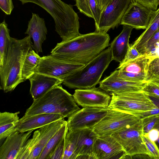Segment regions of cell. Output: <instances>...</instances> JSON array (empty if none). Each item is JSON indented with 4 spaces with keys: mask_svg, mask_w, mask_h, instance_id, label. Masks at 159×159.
I'll return each instance as SVG.
<instances>
[{
    "mask_svg": "<svg viewBox=\"0 0 159 159\" xmlns=\"http://www.w3.org/2000/svg\"><path fill=\"white\" fill-rule=\"evenodd\" d=\"M112 61L111 50L109 47L82 67L64 78L62 84L72 89L95 87Z\"/></svg>",
    "mask_w": 159,
    "mask_h": 159,
    "instance_id": "5",
    "label": "cell"
},
{
    "mask_svg": "<svg viewBox=\"0 0 159 159\" xmlns=\"http://www.w3.org/2000/svg\"><path fill=\"white\" fill-rule=\"evenodd\" d=\"M111 98L108 107L113 110L134 115L150 111L157 107L142 91L111 93Z\"/></svg>",
    "mask_w": 159,
    "mask_h": 159,
    "instance_id": "6",
    "label": "cell"
},
{
    "mask_svg": "<svg viewBox=\"0 0 159 159\" xmlns=\"http://www.w3.org/2000/svg\"><path fill=\"white\" fill-rule=\"evenodd\" d=\"M75 5L80 12L93 18L97 26L102 12L98 0H75Z\"/></svg>",
    "mask_w": 159,
    "mask_h": 159,
    "instance_id": "25",
    "label": "cell"
},
{
    "mask_svg": "<svg viewBox=\"0 0 159 159\" xmlns=\"http://www.w3.org/2000/svg\"><path fill=\"white\" fill-rule=\"evenodd\" d=\"M68 131L67 122L49 139L38 159H47L48 156Z\"/></svg>",
    "mask_w": 159,
    "mask_h": 159,
    "instance_id": "28",
    "label": "cell"
},
{
    "mask_svg": "<svg viewBox=\"0 0 159 159\" xmlns=\"http://www.w3.org/2000/svg\"><path fill=\"white\" fill-rule=\"evenodd\" d=\"M120 34L110 44L112 60L121 63L124 59L130 44L129 40L133 28L123 25Z\"/></svg>",
    "mask_w": 159,
    "mask_h": 159,
    "instance_id": "22",
    "label": "cell"
},
{
    "mask_svg": "<svg viewBox=\"0 0 159 159\" xmlns=\"http://www.w3.org/2000/svg\"><path fill=\"white\" fill-rule=\"evenodd\" d=\"M156 115L157 118L153 128L156 129L159 131V114Z\"/></svg>",
    "mask_w": 159,
    "mask_h": 159,
    "instance_id": "43",
    "label": "cell"
},
{
    "mask_svg": "<svg viewBox=\"0 0 159 159\" xmlns=\"http://www.w3.org/2000/svg\"><path fill=\"white\" fill-rule=\"evenodd\" d=\"M142 91L148 96L159 97V82H147Z\"/></svg>",
    "mask_w": 159,
    "mask_h": 159,
    "instance_id": "34",
    "label": "cell"
},
{
    "mask_svg": "<svg viewBox=\"0 0 159 159\" xmlns=\"http://www.w3.org/2000/svg\"><path fill=\"white\" fill-rule=\"evenodd\" d=\"M84 66L70 62L51 54L41 57L34 73L43 74L63 80Z\"/></svg>",
    "mask_w": 159,
    "mask_h": 159,
    "instance_id": "10",
    "label": "cell"
},
{
    "mask_svg": "<svg viewBox=\"0 0 159 159\" xmlns=\"http://www.w3.org/2000/svg\"><path fill=\"white\" fill-rule=\"evenodd\" d=\"M108 107H84L77 111L68 118V131L91 128L98 123L111 109Z\"/></svg>",
    "mask_w": 159,
    "mask_h": 159,
    "instance_id": "12",
    "label": "cell"
},
{
    "mask_svg": "<svg viewBox=\"0 0 159 159\" xmlns=\"http://www.w3.org/2000/svg\"><path fill=\"white\" fill-rule=\"evenodd\" d=\"M30 92L33 100L40 97L54 87L62 83L63 80L43 74L34 73L29 79Z\"/></svg>",
    "mask_w": 159,
    "mask_h": 159,
    "instance_id": "21",
    "label": "cell"
},
{
    "mask_svg": "<svg viewBox=\"0 0 159 159\" xmlns=\"http://www.w3.org/2000/svg\"><path fill=\"white\" fill-rule=\"evenodd\" d=\"M100 88L76 89L73 94L74 99L82 107H108L111 96Z\"/></svg>",
    "mask_w": 159,
    "mask_h": 159,
    "instance_id": "13",
    "label": "cell"
},
{
    "mask_svg": "<svg viewBox=\"0 0 159 159\" xmlns=\"http://www.w3.org/2000/svg\"><path fill=\"white\" fill-rule=\"evenodd\" d=\"M76 148L77 159H93L94 143L98 136L91 128L68 131Z\"/></svg>",
    "mask_w": 159,
    "mask_h": 159,
    "instance_id": "15",
    "label": "cell"
},
{
    "mask_svg": "<svg viewBox=\"0 0 159 159\" xmlns=\"http://www.w3.org/2000/svg\"><path fill=\"white\" fill-rule=\"evenodd\" d=\"M10 32L7 24L3 20L0 24V67L3 65L10 43Z\"/></svg>",
    "mask_w": 159,
    "mask_h": 159,
    "instance_id": "29",
    "label": "cell"
},
{
    "mask_svg": "<svg viewBox=\"0 0 159 159\" xmlns=\"http://www.w3.org/2000/svg\"><path fill=\"white\" fill-rule=\"evenodd\" d=\"M20 111L14 113L8 112L0 113V140H4L16 130L19 121Z\"/></svg>",
    "mask_w": 159,
    "mask_h": 159,
    "instance_id": "24",
    "label": "cell"
},
{
    "mask_svg": "<svg viewBox=\"0 0 159 159\" xmlns=\"http://www.w3.org/2000/svg\"><path fill=\"white\" fill-rule=\"evenodd\" d=\"M140 121V119L134 115L111 109L92 129L98 136L111 135L134 126Z\"/></svg>",
    "mask_w": 159,
    "mask_h": 159,
    "instance_id": "8",
    "label": "cell"
},
{
    "mask_svg": "<svg viewBox=\"0 0 159 159\" xmlns=\"http://www.w3.org/2000/svg\"><path fill=\"white\" fill-rule=\"evenodd\" d=\"M152 59L148 55H142L133 60L119 65L116 69L121 71L147 75L149 64Z\"/></svg>",
    "mask_w": 159,
    "mask_h": 159,
    "instance_id": "26",
    "label": "cell"
},
{
    "mask_svg": "<svg viewBox=\"0 0 159 159\" xmlns=\"http://www.w3.org/2000/svg\"><path fill=\"white\" fill-rule=\"evenodd\" d=\"M144 134L153 142H156L159 138V131L155 128H153L148 133Z\"/></svg>",
    "mask_w": 159,
    "mask_h": 159,
    "instance_id": "40",
    "label": "cell"
},
{
    "mask_svg": "<svg viewBox=\"0 0 159 159\" xmlns=\"http://www.w3.org/2000/svg\"><path fill=\"white\" fill-rule=\"evenodd\" d=\"M157 42H159V28L149 40L146 48V52L155 43Z\"/></svg>",
    "mask_w": 159,
    "mask_h": 159,
    "instance_id": "41",
    "label": "cell"
},
{
    "mask_svg": "<svg viewBox=\"0 0 159 159\" xmlns=\"http://www.w3.org/2000/svg\"><path fill=\"white\" fill-rule=\"evenodd\" d=\"M22 4L31 2L46 10L53 18L55 30L62 41L75 38L81 34L79 31V17L73 6L61 0H18Z\"/></svg>",
    "mask_w": 159,
    "mask_h": 159,
    "instance_id": "3",
    "label": "cell"
},
{
    "mask_svg": "<svg viewBox=\"0 0 159 159\" xmlns=\"http://www.w3.org/2000/svg\"><path fill=\"white\" fill-rule=\"evenodd\" d=\"M66 122L62 119L35 131L32 138L25 143L16 159H38L49 139Z\"/></svg>",
    "mask_w": 159,
    "mask_h": 159,
    "instance_id": "7",
    "label": "cell"
},
{
    "mask_svg": "<svg viewBox=\"0 0 159 159\" xmlns=\"http://www.w3.org/2000/svg\"><path fill=\"white\" fill-rule=\"evenodd\" d=\"M159 28V7L154 11L145 30L134 42L132 45L142 55H145L149 40Z\"/></svg>",
    "mask_w": 159,
    "mask_h": 159,
    "instance_id": "23",
    "label": "cell"
},
{
    "mask_svg": "<svg viewBox=\"0 0 159 159\" xmlns=\"http://www.w3.org/2000/svg\"><path fill=\"white\" fill-rule=\"evenodd\" d=\"M147 82H159V57L152 59L150 61L147 70Z\"/></svg>",
    "mask_w": 159,
    "mask_h": 159,
    "instance_id": "30",
    "label": "cell"
},
{
    "mask_svg": "<svg viewBox=\"0 0 159 159\" xmlns=\"http://www.w3.org/2000/svg\"><path fill=\"white\" fill-rule=\"evenodd\" d=\"M77 157L75 145L67 132L65 137V148L62 159H76Z\"/></svg>",
    "mask_w": 159,
    "mask_h": 159,
    "instance_id": "31",
    "label": "cell"
},
{
    "mask_svg": "<svg viewBox=\"0 0 159 159\" xmlns=\"http://www.w3.org/2000/svg\"><path fill=\"white\" fill-rule=\"evenodd\" d=\"M30 35L21 39L11 37L3 65L0 67V89L4 92L13 91L23 82L21 77L23 66L31 48Z\"/></svg>",
    "mask_w": 159,
    "mask_h": 159,
    "instance_id": "2",
    "label": "cell"
},
{
    "mask_svg": "<svg viewBox=\"0 0 159 159\" xmlns=\"http://www.w3.org/2000/svg\"><path fill=\"white\" fill-rule=\"evenodd\" d=\"M142 55H143L140 54L132 44H130L124 60L121 63L119 64V65H122L133 60Z\"/></svg>",
    "mask_w": 159,
    "mask_h": 159,
    "instance_id": "36",
    "label": "cell"
},
{
    "mask_svg": "<svg viewBox=\"0 0 159 159\" xmlns=\"http://www.w3.org/2000/svg\"><path fill=\"white\" fill-rule=\"evenodd\" d=\"M0 8L6 14L10 15L13 9L12 0H0Z\"/></svg>",
    "mask_w": 159,
    "mask_h": 159,
    "instance_id": "37",
    "label": "cell"
},
{
    "mask_svg": "<svg viewBox=\"0 0 159 159\" xmlns=\"http://www.w3.org/2000/svg\"><path fill=\"white\" fill-rule=\"evenodd\" d=\"M34 130L26 132L16 131L7 136L0 148V159H16Z\"/></svg>",
    "mask_w": 159,
    "mask_h": 159,
    "instance_id": "18",
    "label": "cell"
},
{
    "mask_svg": "<svg viewBox=\"0 0 159 159\" xmlns=\"http://www.w3.org/2000/svg\"><path fill=\"white\" fill-rule=\"evenodd\" d=\"M145 55L150 57L152 59L159 57V42L155 43L147 50Z\"/></svg>",
    "mask_w": 159,
    "mask_h": 159,
    "instance_id": "39",
    "label": "cell"
},
{
    "mask_svg": "<svg viewBox=\"0 0 159 159\" xmlns=\"http://www.w3.org/2000/svg\"><path fill=\"white\" fill-rule=\"evenodd\" d=\"M117 76L120 79L128 81L147 82V75L119 70L116 69Z\"/></svg>",
    "mask_w": 159,
    "mask_h": 159,
    "instance_id": "32",
    "label": "cell"
},
{
    "mask_svg": "<svg viewBox=\"0 0 159 159\" xmlns=\"http://www.w3.org/2000/svg\"><path fill=\"white\" fill-rule=\"evenodd\" d=\"M147 82L126 81L119 78L116 69L100 81L99 88L110 94L142 91Z\"/></svg>",
    "mask_w": 159,
    "mask_h": 159,
    "instance_id": "17",
    "label": "cell"
},
{
    "mask_svg": "<svg viewBox=\"0 0 159 159\" xmlns=\"http://www.w3.org/2000/svg\"><path fill=\"white\" fill-rule=\"evenodd\" d=\"M66 136V135L62 139L48 156L47 159H62L65 148Z\"/></svg>",
    "mask_w": 159,
    "mask_h": 159,
    "instance_id": "35",
    "label": "cell"
},
{
    "mask_svg": "<svg viewBox=\"0 0 159 159\" xmlns=\"http://www.w3.org/2000/svg\"><path fill=\"white\" fill-rule=\"evenodd\" d=\"M94 159L125 158L122 147L112 135L98 136L93 146Z\"/></svg>",
    "mask_w": 159,
    "mask_h": 159,
    "instance_id": "14",
    "label": "cell"
},
{
    "mask_svg": "<svg viewBox=\"0 0 159 159\" xmlns=\"http://www.w3.org/2000/svg\"><path fill=\"white\" fill-rule=\"evenodd\" d=\"M64 118L62 115L56 114L42 113L30 116H24L19 119L16 129L20 132H26Z\"/></svg>",
    "mask_w": 159,
    "mask_h": 159,
    "instance_id": "19",
    "label": "cell"
},
{
    "mask_svg": "<svg viewBox=\"0 0 159 159\" xmlns=\"http://www.w3.org/2000/svg\"><path fill=\"white\" fill-rule=\"evenodd\" d=\"M143 134L141 120L140 122L134 126L119 131L111 135L122 147L125 154V158L126 157L132 158L133 156L141 154L148 156L142 138Z\"/></svg>",
    "mask_w": 159,
    "mask_h": 159,
    "instance_id": "9",
    "label": "cell"
},
{
    "mask_svg": "<svg viewBox=\"0 0 159 159\" xmlns=\"http://www.w3.org/2000/svg\"><path fill=\"white\" fill-rule=\"evenodd\" d=\"M134 0H111L102 11L95 31L107 32L120 25L122 19L130 4Z\"/></svg>",
    "mask_w": 159,
    "mask_h": 159,
    "instance_id": "11",
    "label": "cell"
},
{
    "mask_svg": "<svg viewBox=\"0 0 159 159\" xmlns=\"http://www.w3.org/2000/svg\"><path fill=\"white\" fill-rule=\"evenodd\" d=\"M80 109L72 95L59 85L44 95L34 100L27 109L24 116H30L39 114H56L68 118Z\"/></svg>",
    "mask_w": 159,
    "mask_h": 159,
    "instance_id": "4",
    "label": "cell"
},
{
    "mask_svg": "<svg viewBox=\"0 0 159 159\" xmlns=\"http://www.w3.org/2000/svg\"><path fill=\"white\" fill-rule=\"evenodd\" d=\"M156 142L157 143H156L159 149V138Z\"/></svg>",
    "mask_w": 159,
    "mask_h": 159,
    "instance_id": "44",
    "label": "cell"
},
{
    "mask_svg": "<svg viewBox=\"0 0 159 159\" xmlns=\"http://www.w3.org/2000/svg\"><path fill=\"white\" fill-rule=\"evenodd\" d=\"M110 37L106 32H93L57 43L51 54L71 63L85 65L110 46Z\"/></svg>",
    "mask_w": 159,
    "mask_h": 159,
    "instance_id": "1",
    "label": "cell"
},
{
    "mask_svg": "<svg viewBox=\"0 0 159 159\" xmlns=\"http://www.w3.org/2000/svg\"><path fill=\"white\" fill-rule=\"evenodd\" d=\"M41 58L32 48L29 51L22 68L21 77L23 82L29 79L34 73L35 70L39 64Z\"/></svg>",
    "mask_w": 159,
    "mask_h": 159,
    "instance_id": "27",
    "label": "cell"
},
{
    "mask_svg": "<svg viewBox=\"0 0 159 159\" xmlns=\"http://www.w3.org/2000/svg\"><path fill=\"white\" fill-rule=\"evenodd\" d=\"M134 1L153 11L157 10L159 5V0H134Z\"/></svg>",
    "mask_w": 159,
    "mask_h": 159,
    "instance_id": "38",
    "label": "cell"
},
{
    "mask_svg": "<svg viewBox=\"0 0 159 159\" xmlns=\"http://www.w3.org/2000/svg\"><path fill=\"white\" fill-rule=\"evenodd\" d=\"M111 0H98L99 5L102 11Z\"/></svg>",
    "mask_w": 159,
    "mask_h": 159,
    "instance_id": "42",
    "label": "cell"
},
{
    "mask_svg": "<svg viewBox=\"0 0 159 159\" xmlns=\"http://www.w3.org/2000/svg\"><path fill=\"white\" fill-rule=\"evenodd\" d=\"M153 11L134 1L129 6L122 17L120 25H129L136 29H145Z\"/></svg>",
    "mask_w": 159,
    "mask_h": 159,
    "instance_id": "16",
    "label": "cell"
},
{
    "mask_svg": "<svg viewBox=\"0 0 159 159\" xmlns=\"http://www.w3.org/2000/svg\"><path fill=\"white\" fill-rule=\"evenodd\" d=\"M47 32L44 19L38 14L32 13L25 33L32 38L34 43L32 45V48L38 54L43 52L42 44L46 39Z\"/></svg>",
    "mask_w": 159,
    "mask_h": 159,
    "instance_id": "20",
    "label": "cell"
},
{
    "mask_svg": "<svg viewBox=\"0 0 159 159\" xmlns=\"http://www.w3.org/2000/svg\"><path fill=\"white\" fill-rule=\"evenodd\" d=\"M142 138L149 157L151 158L159 159V149L156 143L150 140L144 134Z\"/></svg>",
    "mask_w": 159,
    "mask_h": 159,
    "instance_id": "33",
    "label": "cell"
}]
</instances>
